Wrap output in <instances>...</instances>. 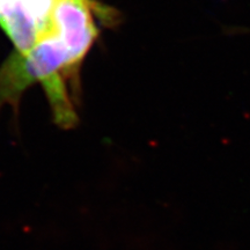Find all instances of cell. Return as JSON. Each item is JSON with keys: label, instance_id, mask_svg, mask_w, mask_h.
Returning a JSON list of instances; mask_svg holds the SVG:
<instances>
[{"label": "cell", "instance_id": "cell-1", "mask_svg": "<svg viewBox=\"0 0 250 250\" xmlns=\"http://www.w3.org/2000/svg\"><path fill=\"white\" fill-rule=\"evenodd\" d=\"M76 71L64 45L50 33L41 37L28 54L17 52L0 68V103L17 100L28 86L39 83L45 90L56 123L62 129H72L78 116L65 77L73 76Z\"/></svg>", "mask_w": 250, "mask_h": 250}, {"label": "cell", "instance_id": "cell-2", "mask_svg": "<svg viewBox=\"0 0 250 250\" xmlns=\"http://www.w3.org/2000/svg\"><path fill=\"white\" fill-rule=\"evenodd\" d=\"M92 0H56L51 15L52 33L78 68L98 36Z\"/></svg>", "mask_w": 250, "mask_h": 250}]
</instances>
